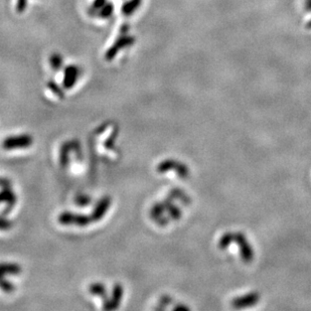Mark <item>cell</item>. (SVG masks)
<instances>
[{
	"label": "cell",
	"instance_id": "3",
	"mask_svg": "<svg viewBox=\"0 0 311 311\" xmlns=\"http://www.w3.org/2000/svg\"><path fill=\"white\" fill-rule=\"evenodd\" d=\"M135 43V38L129 36L128 34H120L116 39L114 44L107 50L105 53V58L107 60H112L118 54V52L124 49L133 46Z\"/></svg>",
	"mask_w": 311,
	"mask_h": 311
},
{
	"label": "cell",
	"instance_id": "2",
	"mask_svg": "<svg viewBox=\"0 0 311 311\" xmlns=\"http://www.w3.org/2000/svg\"><path fill=\"white\" fill-rule=\"evenodd\" d=\"M57 221L59 224L64 226L74 225V226H79V227H85V226L90 225L93 219L91 215H88V214L64 211L58 215Z\"/></svg>",
	"mask_w": 311,
	"mask_h": 311
},
{
	"label": "cell",
	"instance_id": "16",
	"mask_svg": "<svg viewBox=\"0 0 311 311\" xmlns=\"http://www.w3.org/2000/svg\"><path fill=\"white\" fill-rule=\"evenodd\" d=\"M114 12V4L111 3V2H107L96 14V16L100 17V18H104V19H107L109 17L112 16Z\"/></svg>",
	"mask_w": 311,
	"mask_h": 311
},
{
	"label": "cell",
	"instance_id": "23",
	"mask_svg": "<svg viewBox=\"0 0 311 311\" xmlns=\"http://www.w3.org/2000/svg\"><path fill=\"white\" fill-rule=\"evenodd\" d=\"M26 6H27V0H17L16 11L21 13L26 9Z\"/></svg>",
	"mask_w": 311,
	"mask_h": 311
},
{
	"label": "cell",
	"instance_id": "4",
	"mask_svg": "<svg viewBox=\"0 0 311 311\" xmlns=\"http://www.w3.org/2000/svg\"><path fill=\"white\" fill-rule=\"evenodd\" d=\"M169 170H175L180 178H188L190 176V169L185 164L174 159H165L157 165V171L164 173Z\"/></svg>",
	"mask_w": 311,
	"mask_h": 311
},
{
	"label": "cell",
	"instance_id": "6",
	"mask_svg": "<svg viewBox=\"0 0 311 311\" xmlns=\"http://www.w3.org/2000/svg\"><path fill=\"white\" fill-rule=\"evenodd\" d=\"M261 296L258 292H251L244 296L237 297L232 300V306L234 308H246L257 304L260 300Z\"/></svg>",
	"mask_w": 311,
	"mask_h": 311
},
{
	"label": "cell",
	"instance_id": "9",
	"mask_svg": "<svg viewBox=\"0 0 311 311\" xmlns=\"http://www.w3.org/2000/svg\"><path fill=\"white\" fill-rule=\"evenodd\" d=\"M80 76V69L75 66H67L64 69V80H63V86L65 89H72L75 84L77 83Z\"/></svg>",
	"mask_w": 311,
	"mask_h": 311
},
{
	"label": "cell",
	"instance_id": "15",
	"mask_svg": "<svg viewBox=\"0 0 311 311\" xmlns=\"http://www.w3.org/2000/svg\"><path fill=\"white\" fill-rule=\"evenodd\" d=\"M50 64L51 67L54 72H57L60 70V68L63 67V57L57 52H54L51 55L50 57Z\"/></svg>",
	"mask_w": 311,
	"mask_h": 311
},
{
	"label": "cell",
	"instance_id": "8",
	"mask_svg": "<svg viewBox=\"0 0 311 311\" xmlns=\"http://www.w3.org/2000/svg\"><path fill=\"white\" fill-rule=\"evenodd\" d=\"M111 198L110 197H103L96 205V207L93 209L91 216L93 221L98 222L101 219H103L104 215L106 214V212L108 211L110 206H111Z\"/></svg>",
	"mask_w": 311,
	"mask_h": 311
},
{
	"label": "cell",
	"instance_id": "10",
	"mask_svg": "<svg viewBox=\"0 0 311 311\" xmlns=\"http://www.w3.org/2000/svg\"><path fill=\"white\" fill-rule=\"evenodd\" d=\"M16 202H17V197L15 193L11 190V188H5L0 191V203H6L8 207L6 212H8L13 207Z\"/></svg>",
	"mask_w": 311,
	"mask_h": 311
},
{
	"label": "cell",
	"instance_id": "19",
	"mask_svg": "<svg viewBox=\"0 0 311 311\" xmlns=\"http://www.w3.org/2000/svg\"><path fill=\"white\" fill-rule=\"evenodd\" d=\"M48 87H49V89L53 93V94L56 95L59 99H64V98H65V93H64L63 89H61L55 82L50 81V82L48 83Z\"/></svg>",
	"mask_w": 311,
	"mask_h": 311
},
{
	"label": "cell",
	"instance_id": "24",
	"mask_svg": "<svg viewBox=\"0 0 311 311\" xmlns=\"http://www.w3.org/2000/svg\"><path fill=\"white\" fill-rule=\"evenodd\" d=\"M11 188V181L5 177H0V189Z\"/></svg>",
	"mask_w": 311,
	"mask_h": 311
},
{
	"label": "cell",
	"instance_id": "26",
	"mask_svg": "<svg viewBox=\"0 0 311 311\" xmlns=\"http://www.w3.org/2000/svg\"><path fill=\"white\" fill-rule=\"evenodd\" d=\"M129 32V25L128 24H123L120 27V34H128Z\"/></svg>",
	"mask_w": 311,
	"mask_h": 311
},
{
	"label": "cell",
	"instance_id": "17",
	"mask_svg": "<svg viewBox=\"0 0 311 311\" xmlns=\"http://www.w3.org/2000/svg\"><path fill=\"white\" fill-rule=\"evenodd\" d=\"M169 196H171L174 200H176V199L180 200L183 204H186V205L191 204L190 197L186 195L183 191H181L180 189H173V190H171Z\"/></svg>",
	"mask_w": 311,
	"mask_h": 311
},
{
	"label": "cell",
	"instance_id": "25",
	"mask_svg": "<svg viewBox=\"0 0 311 311\" xmlns=\"http://www.w3.org/2000/svg\"><path fill=\"white\" fill-rule=\"evenodd\" d=\"M76 202H77V204H79L80 206H86V205L90 204L91 200H90V198L87 197V196H81L80 198H77Z\"/></svg>",
	"mask_w": 311,
	"mask_h": 311
},
{
	"label": "cell",
	"instance_id": "12",
	"mask_svg": "<svg viewBox=\"0 0 311 311\" xmlns=\"http://www.w3.org/2000/svg\"><path fill=\"white\" fill-rule=\"evenodd\" d=\"M142 0H128L122 5V13L125 16H131L141 5Z\"/></svg>",
	"mask_w": 311,
	"mask_h": 311
},
{
	"label": "cell",
	"instance_id": "7",
	"mask_svg": "<svg viewBox=\"0 0 311 311\" xmlns=\"http://www.w3.org/2000/svg\"><path fill=\"white\" fill-rule=\"evenodd\" d=\"M123 294H124V289L123 286L119 283L115 284L112 290V295L110 298H108V300L104 303V309L105 310H115L117 309L122 301L123 298Z\"/></svg>",
	"mask_w": 311,
	"mask_h": 311
},
{
	"label": "cell",
	"instance_id": "1",
	"mask_svg": "<svg viewBox=\"0 0 311 311\" xmlns=\"http://www.w3.org/2000/svg\"><path fill=\"white\" fill-rule=\"evenodd\" d=\"M233 243H236L239 246L242 260L245 263H250L254 259L253 248L243 233L229 232L224 234L219 241V247L222 250H224V249H227Z\"/></svg>",
	"mask_w": 311,
	"mask_h": 311
},
{
	"label": "cell",
	"instance_id": "18",
	"mask_svg": "<svg viewBox=\"0 0 311 311\" xmlns=\"http://www.w3.org/2000/svg\"><path fill=\"white\" fill-rule=\"evenodd\" d=\"M108 2V0H94L92 2L90 8L88 9V13L92 16H96L97 12Z\"/></svg>",
	"mask_w": 311,
	"mask_h": 311
},
{
	"label": "cell",
	"instance_id": "5",
	"mask_svg": "<svg viewBox=\"0 0 311 311\" xmlns=\"http://www.w3.org/2000/svg\"><path fill=\"white\" fill-rule=\"evenodd\" d=\"M34 138L28 134H22L17 136H10L3 140L2 147L5 150H12L17 148H27L33 144Z\"/></svg>",
	"mask_w": 311,
	"mask_h": 311
},
{
	"label": "cell",
	"instance_id": "22",
	"mask_svg": "<svg viewBox=\"0 0 311 311\" xmlns=\"http://www.w3.org/2000/svg\"><path fill=\"white\" fill-rule=\"evenodd\" d=\"M12 222L9 221L8 219H5V217L3 216H0V230H3V231H6V230H9L12 228Z\"/></svg>",
	"mask_w": 311,
	"mask_h": 311
},
{
	"label": "cell",
	"instance_id": "27",
	"mask_svg": "<svg viewBox=\"0 0 311 311\" xmlns=\"http://www.w3.org/2000/svg\"><path fill=\"white\" fill-rule=\"evenodd\" d=\"M173 309H174V310H179V309H181V310H189V308H188V307H185V306H183V305L175 306Z\"/></svg>",
	"mask_w": 311,
	"mask_h": 311
},
{
	"label": "cell",
	"instance_id": "14",
	"mask_svg": "<svg viewBox=\"0 0 311 311\" xmlns=\"http://www.w3.org/2000/svg\"><path fill=\"white\" fill-rule=\"evenodd\" d=\"M89 291L93 294V295H97L99 297H101L104 301V303L108 300V295H107V290L105 285H103L102 283H93L90 285L89 287Z\"/></svg>",
	"mask_w": 311,
	"mask_h": 311
},
{
	"label": "cell",
	"instance_id": "13",
	"mask_svg": "<svg viewBox=\"0 0 311 311\" xmlns=\"http://www.w3.org/2000/svg\"><path fill=\"white\" fill-rule=\"evenodd\" d=\"M21 273V267L16 263H0L1 275H18Z\"/></svg>",
	"mask_w": 311,
	"mask_h": 311
},
{
	"label": "cell",
	"instance_id": "20",
	"mask_svg": "<svg viewBox=\"0 0 311 311\" xmlns=\"http://www.w3.org/2000/svg\"><path fill=\"white\" fill-rule=\"evenodd\" d=\"M0 289L7 293H10L14 290V285L11 282L7 281V280L4 278V275H1V274H0Z\"/></svg>",
	"mask_w": 311,
	"mask_h": 311
},
{
	"label": "cell",
	"instance_id": "11",
	"mask_svg": "<svg viewBox=\"0 0 311 311\" xmlns=\"http://www.w3.org/2000/svg\"><path fill=\"white\" fill-rule=\"evenodd\" d=\"M74 142L71 143V141L66 142L65 144L61 145L60 147V152H59V162L61 167H67L69 164V154L71 149L74 146Z\"/></svg>",
	"mask_w": 311,
	"mask_h": 311
},
{
	"label": "cell",
	"instance_id": "21",
	"mask_svg": "<svg viewBox=\"0 0 311 311\" xmlns=\"http://www.w3.org/2000/svg\"><path fill=\"white\" fill-rule=\"evenodd\" d=\"M303 6H304L305 12L310 15V17H309V19H308V21L306 23V27L311 29V0H304Z\"/></svg>",
	"mask_w": 311,
	"mask_h": 311
}]
</instances>
